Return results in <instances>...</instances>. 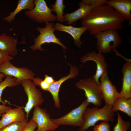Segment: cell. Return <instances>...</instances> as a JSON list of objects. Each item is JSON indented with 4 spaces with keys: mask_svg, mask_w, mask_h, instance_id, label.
Instances as JSON below:
<instances>
[{
    "mask_svg": "<svg viewBox=\"0 0 131 131\" xmlns=\"http://www.w3.org/2000/svg\"><path fill=\"white\" fill-rule=\"evenodd\" d=\"M50 116L45 109L39 106L34 107L32 118L37 124L35 131H54L58 128L59 126L52 121Z\"/></svg>",
    "mask_w": 131,
    "mask_h": 131,
    "instance_id": "8fae6325",
    "label": "cell"
},
{
    "mask_svg": "<svg viewBox=\"0 0 131 131\" xmlns=\"http://www.w3.org/2000/svg\"><path fill=\"white\" fill-rule=\"evenodd\" d=\"M79 89L83 90L87 101L96 106H101L103 99L100 85L89 77L80 80L75 84Z\"/></svg>",
    "mask_w": 131,
    "mask_h": 131,
    "instance_id": "5b68a950",
    "label": "cell"
},
{
    "mask_svg": "<svg viewBox=\"0 0 131 131\" xmlns=\"http://www.w3.org/2000/svg\"><path fill=\"white\" fill-rule=\"evenodd\" d=\"M3 114L1 112H0V117L2 116Z\"/></svg>",
    "mask_w": 131,
    "mask_h": 131,
    "instance_id": "836d02e7",
    "label": "cell"
},
{
    "mask_svg": "<svg viewBox=\"0 0 131 131\" xmlns=\"http://www.w3.org/2000/svg\"><path fill=\"white\" fill-rule=\"evenodd\" d=\"M7 61L0 68V71L6 76L10 75L16 78L19 81L28 79L32 80L34 77L35 73L27 67L15 66Z\"/></svg>",
    "mask_w": 131,
    "mask_h": 131,
    "instance_id": "7c38bea8",
    "label": "cell"
},
{
    "mask_svg": "<svg viewBox=\"0 0 131 131\" xmlns=\"http://www.w3.org/2000/svg\"><path fill=\"white\" fill-rule=\"evenodd\" d=\"M34 7V0H19L15 10L10 12L8 16L3 19L8 23L11 22L14 20L16 15L21 10L25 9L31 10Z\"/></svg>",
    "mask_w": 131,
    "mask_h": 131,
    "instance_id": "ffe728a7",
    "label": "cell"
},
{
    "mask_svg": "<svg viewBox=\"0 0 131 131\" xmlns=\"http://www.w3.org/2000/svg\"><path fill=\"white\" fill-rule=\"evenodd\" d=\"M94 131H111L108 122L103 121L99 124L95 126Z\"/></svg>",
    "mask_w": 131,
    "mask_h": 131,
    "instance_id": "4316f807",
    "label": "cell"
},
{
    "mask_svg": "<svg viewBox=\"0 0 131 131\" xmlns=\"http://www.w3.org/2000/svg\"><path fill=\"white\" fill-rule=\"evenodd\" d=\"M21 85L26 94L27 101L24 110L26 113V117L28 118L29 114L31 110L35 107L40 106L44 101L40 91L36 87L31 80L26 79L21 82Z\"/></svg>",
    "mask_w": 131,
    "mask_h": 131,
    "instance_id": "52a82bcc",
    "label": "cell"
},
{
    "mask_svg": "<svg viewBox=\"0 0 131 131\" xmlns=\"http://www.w3.org/2000/svg\"><path fill=\"white\" fill-rule=\"evenodd\" d=\"M117 121L114 126V131H127L131 127V122L123 120L120 114L117 112Z\"/></svg>",
    "mask_w": 131,
    "mask_h": 131,
    "instance_id": "d4e9b609",
    "label": "cell"
},
{
    "mask_svg": "<svg viewBox=\"0 0 131 131\" xmlns=\"http://www.w3.org/2000/svg\"><path fill=\"white\" fill-rule=\"evenodd\" d=\"M108 73V72H106L100 77V87L105 105L113 106L120 95L115 86L110 80Z\"/></svg>",
    "mask_w": 131,
    "mask_h": 131,
    "instance_id": "9c48e42d",
    "label": "cell"
},
{
    "mask_svg": "<svg viewBox=\"0 0 131 131\" xmlns=\"http://www.w3.org/2000/svg\"><path fill=\"white\" fill-rule=\"evenodd\" d=\"M34 8L25 12L26 16L31 20L39 23L52 22L57 20L56 16L52 13L51 9L44 0H34Z\"/></svg>",
    "mask_w": 131,
    "mask_h": 131,
    "instance_id": "8992f818",
    "label": "cell"
},
{
    "mask_svg": "<svg viewBox=\"0 0 131 131\" xmlns=\"http://www.w3.org/2000/svg\"><path fill=\"white\" fill-rule=\"evenodd\" d=\"M68 64L70 66L69 74L49 85L48 89V91L50 92L52 96L55 106L58 108H59L61 106L59 93L61 84L69 79L76 77L79 73L78 69L76 66H73L69 63Z\"/></svg>",
    "mask_w": 131,
    "mask_h": 131,
    "instance_id": "4fadbf2b",
    "label": "cell"
},
{
    "mask_svg": "<svg viewBox=\"0 0 131 131\" xmlns=\"http://www.w3.org/2000/svg\"><path fill=\"white\" fill-rule=\"evenodd\" d=\"M90 104L86 98L78 107L61 117L55 119H51L52 120L59 126L66 125L81 127L83 123V116L84 112Z\"/></svg>",
    "mask_w": 131,
    "mask_h": 131,
    "instance_id": "ba28073f",
    "label": "cell"
},
{
    "mask_svg": "<svg viewBox=\"0 0 131 131\" xmlns=\"http://www.w3.org/2000/svg\"><path fill=\"white\" fill-rule=\"evenodd\" d=\"M5 76L0 71V82L2 81V79Z\"/></svg>",
    "mask_w": 131,
    "mask_h": 131,
    "instance_id": "d6a6232c",
    "label": "cell"
},
{
    "mask_svg": "<svg viewBox=\"0 0 131 131\" xmlns=\"http://www.w3.org/2000/svg\"><path fill=\"white\" fill-rule=\"evenodd\" d=\"M11 108L9 106H6L5 105L0 104V112L3 114L4 113Z\"/></svg>",
    "mask_w": 131,
    "mask_h": 131,
    "instance_id": "1f68e13d",
    "label": "cell"
},
{
    "mask_svg": "<svg viewBox=\"0 0 131 131\" xmlns=\"http://www.w3.org/2000/svg\"><path fill=\"white\" fill-rule=\"evenodd\" d=\"M106 4L115 9L125 20L131 22V0H107Z\"/></svg>",
    "mask_w": 131,
    "mask_h": 131,
    "instance_id": "ac0fdd59",
    "label": "cell"
},
{
    "mask_svg": "<svg viewBox=\"0 0 131 131\" xmlns=\"http://www.w3.org/2000/svg\"><path fill=\"white\" fill-rule=\"evenodd\" d=\"M36 84L37 86H40L43 90L48 91L49 85L44 79L40 78H39L37 80Z\"/></svg>",
    "mask_w": 131,
    "mask_h": 131,
    "instance_id": "f1b7e54d",
    "label": "cell"
},
{
    "mask_svg": "<svg viewBox=\"0 0 131 131\" xmlns=\"http://www.w3.org/2000/svg\"><path fill=\"white\" fill-rule=\"evenodd\" d=\"M63 2V0H56L54 4L51 6L52 12H55L56 13L57 21L61 23H63L64 21L63 11L66 7V5L64 4Z\"/></svg>",
    "mask_w": 131,
    "mask_h": 131,
    "instance_id": "603a6c76",
    "label": "cell"
},
{
    "mask_svg": "<svg viewBox=\"0 0 131 131\" xmlns=\"http://www.w3.org/2000/svg\"><path fill=\"white\" fill-rule=\"evenodd\" d=\"M124 18L113 8L107 4L92 9L82 19V26L87 28L91 35L109 30H121Z\"/></svg>",
    "mask_w": 131,
    "mask_h": 131,
    "instance_id": "6da1fadb",
    "label": "cell"
},
{
    "mask_svg": "<svg viewBox=\"0 0 131 131\" xmlns=\"http://www.w3.org/2000/svg\"><path fill=\"white\" fill-rule=\"evenodd\" d=\"M96 39L98 52L105 53L113 51L117 52V47L122 43V39L117 30H109L99 32L94 35Z\"/></svg>",
    "mask_w": 131,
    "mask_h": 131,
    "instance_id": "3957f363",
    "label": "cell"
},
{
    "mask_svg": "<svg viewBox=\"0 0 131 131\" xmlns=\"http://www.w3.org/2000/svg\"><path fill=\"white\" fill-rule=\"evenodd\" d=\"M37 127V125L35 122L32 119L28 122L23 131H34Z\"/></svg>",
    "mask_w": 131,
    "mask_h": 131,
    "instance_id": "f546056e",
    "label": "cell"
},
{
    "mask_svg": "<svg viewBox=\"0 0 131 131\" xmlns=\"http://www.w3.org/2000/svg\"><path fill=\"white\" fill-rule=\"evenodd\" d=\"M13 59V57L0 49V68L6 61H10Z\"/></svg>",
    "mask_w": 131,
    "mask_h": 131,
    "instance_id": "83f0119b",
    "label": "cell"
},
{
    "mask_svg": "<svg viewBox=\"0 0 131 131\" xmlns=\"http://www.w3.org/2000/svg\"><path fill=\"white\" fill-rule=\"evenodd\" d=\"M44 80L49 85L51 84L56 81L54 79L53 77L49 76L47 75H45Z\"/></svg>",
    "mask_w": 131,
    "mask_h": 131,
    "instance_id": "4dcf8cb0",
    "label": "cell"
},
{
    "mask_svg": "<svg viewBox=\"0 0 131 131\" xmlns=\"http://www.w3.org/2000/svg\"><path fill=\"white\" fill-rule=\"evenodd\" d=\"M79 8L71 13H66L64 15V21L67 24L71 25L77 20L83 19L86 17L92 10L91 7L82 1L79 3Z\"/></svg>",
    "mask_w": 131,
    "mask_h": 131,
    "instance_id": "e0dca14e",
    "label": "cell"
},
{
    "mask_svg": "<svg viewBox=\"0 0 131 131\" xmlns=\"http://www.w3.org/2000/svg\"><path fill=\"white\" fill-rule=\"evenodd\" d=\"M26 118L21 121L12 123L2 128L0 131H23L28 122Z\"/></svg>",
    "mask_w": 131,
    "mask_h": 131,
    "instance_id": "cb8c5ba5",
    "label": "cell"
},
{
    "mask_svg": "<svg viewBox=\"0 0 131 131\" xmlns=\"http://www.w3.org/2000/svg\"><path fill=\"white\" fill-rule=\"evenodd\" d=\"M24 107L12 108L2 115L0 120V129L9 124L24 120L26 118Z\"/></svg>",
    "mask_w": 131,
    "mask_h": 131,
    "instance_id": "5bb4252c",
    "label": "cell"
},
{
    "mask_svg": "<svg viewBox=\"0 0 131 131\" xmlns=\"http://www.w3.org/2000/svg\"><path fill=\"white\" fill-rule=\"evenodd\" d=\"M21 84V82L16 78L10 75H6L5 79L0 82V103L5 105L6 102L4 101L1 98V95L4 90L7 87H13Z\"/></svg>",
    "mask_w": 131,
    "mask_h": 131,
    "instance_id": "7402d4cb",
    "label": "cell"
},
{
    "mask_svg": "<svg viewBox=\"0 0 131 131\" xmlns=\"http://www.w3.org/2000/svg\"><path fill=\"white\" fill-rule=\"evenodd\" d=\"M122 86L120 92V97L127 99L131 98V61L127 60L123 66Z\"/></svg>",
    "mask_w": 131,
    "mask_h": 131,
    "instance_id": "9a60e30c",
    "label": "cell"
},
{
    "mask_svg": "<svg viewBox=\"0 0 131 131\" xmlns=\"http://www.w3.org/2000/svg\"><path fill=\"white\" fill-rule=\"evenodd\" d=\"M92 61L95 62L97 66V70L95 74L92 77L93 80L99 85H100L99 79L104 73L107 72L108 65L106 62L105 56L101 53H97L93 50L88 52L81 58V62L83 64L86 62Z\"/></svg>",
    "mask_w": 131,
    "mask_h": 131,
    "instance_id": "30bf717a",
    "label": "cell"
},
{
    "mask_svg": "<svg viewBox=\"0 0 131 131\" xmlns=\"http://www.w3.org/2000/svg\"><path fill=\"white\" fill-rule=\"evenodd\" d=\"M84 3L90 6L92 9L97 8L106 4L107 0H82Z\"/></svg>",
    "mask_w": 131,
    "mask_h": 131,
    "instance_id": "484cf974",
    "label": "cell"
},
{
    "mask_svg": "<svg viewBox=\"0 0 131 131\" xmlns=\"http://www.w3.org/2000/svg\"><path fill=\"white\" fill-rule=\"evenodd\" d=\"M54 27L55 30L65 32L70 34L74 40V44L79 48L81 47L82 44V41L80 40L81 37L88 30L87 28L85 27H74L72 25H65L59 23H56Z\"/></svg>",
    "mask_w": 131,
    "mask_h": 131,
    "instance_id": "2e32d148",
    "label": "cell"
},
{
    "mask_svg": "<svg viewBox=\"0 0 131 131\" xmlns=\"http://www.w3.org/2000/svg\"><path fill=\"white\" fill-rule=\"evenodd\" d=\"M112 106L105 105L99 108L97 106L92 108H87L83 116V123L79 131H86L90 127L94 126L98 121H114L115 115L112 110Z\"/></svg>",
    "mask_w": 131,
    "mask_h": 131,
    "instance_id": "7a4b0ae2",
    "label": "cell"
},
{
    "mask_svg": "<svg viewBox=\"0 0 131 131\" xmlns=\"http://www.w3.org/2000/svg\"><path fill=\"white\" fill-rule=\"evenodd\" d=\"M17 43L16 38L7 35L5 33L0 35V49L12 57L17 54Z\"/></svg>",
    "mask_w": 131,
    "mask_h": 131,
    "instance_id": "d6986e66",
    "label": "cell"
},
{
    "mask_svg": "<svg viewBox=\"0 0 131 131\" xmlns=\"http://www.w3.org/2000/svg\"><path fill=\"white\" fill-rule=\"evenodd\" d=\"M112 110L114 112L117 110L122 111L131 117V98L119 97L113 105Z\"/></svg>",
    "mask_w": 131,
    "mask_h": 131,
    "instance_id": "44dd1931",
    "label": "cell"
},
{
    "mask_svg": "<svg viewBox=\"0 0 131 131\" xmlns=\"http://www.w3.org/2000/svg\"><path fill=\"white\" fill-rule=\"evenodd\" d=\"M45 27L42 28L40 27L36 28V29L40 33V34L34 39L33 45L30 47L31 49L35 51L38 50L42 51L44 50L41 46L45 43H53L58 44L61 46L64 51L68 49L60 41V40L57 37L54 33L55 30L54 26V24L52 22L45 23Z\"/></svg>",
    "mask_w": 131,
    "mask_h": 131,
    "instance_id": "277c9868",
    "label": "cell"
}]
</instances>
